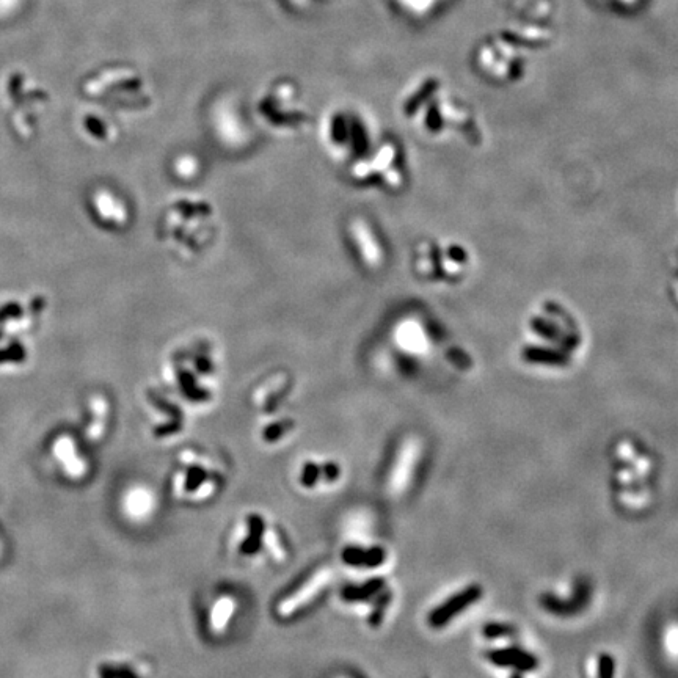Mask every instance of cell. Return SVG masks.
<instances>
[{"label": "cell", "mask_w": 678, "mask_h": 678, "mask_svg": "<svg viewBox=\"0 0 678 678\" xmlns=\"http://www.w3.org/2000/svg\"><path fill=\"white\" fill-rule=\"evenodd\" d=\"M614 457V489L617 500L627 509H642L652 498V481L655 460L652 454L642 448L635 440H622L617 443Z\"/></svg>", "instance_id": "cell-1"}, {"label": "cell", "mask_w": 678, "mask_h": 678, "mask_svg": "<svg viewBox=\"0 0 678 678\" xmlns=\"http://www.w3.org/2000/svg\"><path fill=\"white\" fill-rule=\"evenodd\" d=\"M330 581L329 572H321L318 576H314V580L308 581L303 587L302 594H294L291 598L288 597V600L281 603L280 613L281 614H292L296 613L297 609L303 608V606L308 605V600L316 597L319 594V589L325 586V584Z\"/></svg>", "instance_id": "cell-5"}, {"label": "cell", "mask_w": 678, "mask_h": 678, "mask_svg": "<svg viewBox=\"0 0 678 678\" xmlns=\"http://www.w3.org/2000/svg\"><path fill=\"white\" fill-rule=\"evenodd\" d=\"M344 559L355 567H376L383 561V551L380 548H349Z\"/></svg>", "instance_id": "cell-7"}, {"label": "cell", "mask_w": 678, "mask_h": 678, "mask_svg": "<svg viewBox=\"0 0 678 678\" xmlns=\"http://www.w3.org/2000/svg\"><path fill=\"white\" fill-rule=\"evenodd\" d=\"M99 677L101 678H135L131 672L126 669H117V668H103L99 669Z\"/></svg>", "instance_id": "cell-10"}, {"label": "cell", "mask_w": 678, "mask_h": 678, "mask_svg": "<svg viewBox=\"0 0 678 678\" xmlns=\"http://www.w3.org/2000/svg\"><path fill=\"white\" fill-rule=\"evenodd\" d=\"M153 495L146 492V490L139 489L132 493L129 498V511L135 514L134 517H145L148 512L153 511Z\"/></svg>", "instance_id": "cell-8"}, {"label": "cell", "mask_w": 678, "mask_h": 678, "mask_svg": "<svg viewBox=\"0 0 678 678\" xmlns=\"http://www.w3.org/2000/svg\"><path fill=\"white\" fill-rule=\"evenodd\" d=\"M517 635L512 625L489 624L484 628L485 642H492V649H487L485 658L492 668L507 672V678H529L539 671L540 658L531 650L520 644H511Z\"/></svg>", "instance_id": "cell-2"}, {"label": "cell", "mask_w": 678, "mask_h": 678, "mask_svg": "<svg viewBox=\"0 0 678 678\" xmlns=\"http://www.w3.org/2000/svg\"><path fill=\"white\" fill-rule=\"evenodd\" d=\"M233 609V600H230V598L219 600L212 609V627H214L212 630H223L225 624H228L231 614H233Z\"/></svg>", "instance_id": "cell-9"}, {"label": "cell", "mask_w": 678, "mask_h": 678, "mask_svg": "<svg viewBox=\"0 0 678 678\" xmlns=\"http://www.w3.org/2000/svg\"><path fill=\"white\" fill-rule=\"evenodd\" d=\"M617 664L613 655L598 652L586 664V678H616Z\"/></svg>", "instance_id": "cell-6"}, {"label": "cell", "mask_w": 678, "mask_h": 678, "mask_svg": "<svg viewBox=\"0 0 678 678\" xmlns=\"http://www.w3.org/2000/svg\"><path fill=\"white\" fill-rule=\"evenodd\" d=\"M481 597L482 589L478 584H470V586L459 589V591L449 595L442 605L432 609V613L429 614V624L434 628L446 627L451 620L457 619L460 613L476 605Z\"/></svg>", "instance_id": "cell-3"}, {"label": "cell", "mask_w": 678, "mask_h": 678, "mask_svg": "<svg viewBox=\"0 0 678 678\" xmlns=\"http://www.w3.org/2000/svg\"><path fill=\"white\" fill-rule=\"evenodd\" d=\"M420 459V446L416 442H407L399 451L398 459L394 462L393 471L390 474L388 489L394 495H401L412 481L413 470Z\"/></svg>", "instance_id": "cell-4"}]
</instances>
